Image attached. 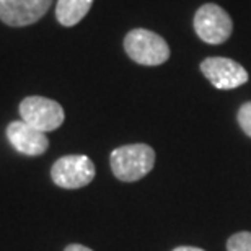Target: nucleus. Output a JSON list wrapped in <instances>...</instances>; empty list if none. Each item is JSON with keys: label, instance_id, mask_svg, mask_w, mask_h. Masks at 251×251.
Wrapping results in <instances>:
<instances>
[{"label": "nucleus", "instance_id": "f257e3e1", "mask_svg": "<svg viewBox=\"0 0 251 251\" xmlns=\"http://www.w3.org/2000/svg\"><path fill=\"white\" fill-rule=\"evenodd\" d=\"M109 165L114 176L121 181H139L152 172L155 165V150L147 144H130L113 150Z\"/></svg>", "mask_w": 251, "mask_h": 251}, {"label": "nucleus", "instance_id": "0eeeda50", "mask_svg": "<svg viewBox=\"0 0 251 251\" xmlns=\"http://www.w3.org/2000/svg\"><path fill=\"white\" fill-rule=\"evenodd\" d=\"M52 0H0V20L8 26H28L41 20Z\"/></svg>", "mask_w": 251, "mask_h": 251}, {"label": "nucleus", "instance_id": "39448f33", "mask_svg": "<svg viewBox=\"0 0 251 251\" xmlns=\"http://www.w3.org/2000/svg\"><path fill=\"white\" fill-rule=\"evenodd\" d=\"M20 116H22V121L44 134L61 127L65 119L61 104L44 97L25 98L20 103Z\"/></svg>", "mask_w": 251, "mask_h": 251}, {"label": "nucleus", "instance_id": "f8f14e48", "mask_svg": "<svg viewBox=\"0 0 251 251\" xmlns=\"http://www.w3.org/2000/svg\"><path fill=\"white\" fill-rule=\"evenodd\" d=\"M64 251H93V250H90V248H87V247H83V245L74 243V245H69V247L65 248Z\"/></svg>", "mask_w": 251, "mask_h": 251}, {"label": "nucleus", "instance_id": "423d86ee", "mask_svg": "<svg viewBox=\"0 0 251 251\" xmlns=\"http://www.w3.org/2000/svg\"><path fill=\"white\" fill-rule=\"evenodd\" d=\"M205 78L219 90H232L248 82V72L242 64L228 57H207L201 62Z\"/></svg>", "mask_w": 251, "mask_h": 251}, {"label": "nucleus", "instance_id": "9d476101", "mask_svg": "<svg viewBox=\"0 0 251 251\" xmlns=\"http://www.w3.org/2000/svg\"><path fill=\"white\" fill-rule=\"evenodd\" d=\"M227 251H251V232H238L227 242Z\"/></svg>", "mask_w": 251, "mask_h": 251}, {"label": "nucleus", "instance_id": "ddd939ff", "mask_svg": "<svg viewBox=\"0 0 251 251\" xmlns=\"http://www.w3.org/2000/svg\"><path fill=\"white\" fill-rule=\"evenodd\" d=\"M173 251H204L202 248H194V247H178Z\"/></svg>", "mask_w": 251, "mask_h": 251}, {"label": "nucleus", "instance_id": "1a4fd4ad", "mask_svg": "<svg viewBox=\"0 0 251 251\" xmlns=\"http://www.w3.org/2000/svg\"><path fill=\"white\" fill-rule=\"evenodd\" d=\"M93 0H57L56 18L62 26H75L90 12Z\"/></svg>", "mask_w": 251, "mask_h": 251}, {"label": "nucleus", "instance_id": "6e6552de", "mask_svg": "<svg viewBox=\"0 0 251 251\" xmlns=\"http://www.w3.org/2000/svg\"><path fill=\"white\" fill-rule=\"evenodd\" d=\"M7 139L15 150L28 157L43 155L49 147L46 134L31 127L25 121H13L7 126Z\"/></svg>", "mask_w": 251, "mask_h": 251}, {"label": "nucleus", "instance_id": "7ed1b4c3", "mask_svg": "<svg viewBox=\"0 0 251 251\" xmlns=\"http://www.w3.org/2000/svg\"><path fill=\"white\" fill-rule=\"evenodd\" d=\"M194 31L207 44H222L233 31L230 15L215 3H204L194 15Z\"/></svg>", "mask_w": 251, "mask_h": 251}, {"label": "nucleus", "instance_id": "f03ea898", "mask_svg": "<svg viewBox=\"0 0 251 251\" xmlns=\"http://www.w3.org/2000/svg\"><path fill=\"white\" fill-rule=\"evenodd\" d=\"M124 51L140 65H160L168 61L170 46L160 34L150 29L135 28L124 38Z\"/></svg>", "mask_w": 251, "mask_h": 251}, {"label": "nucleus", "instance_id": "9b49d317", "mask_svg": "<svg viewBox=\"0 0 251 251\" xmlns=\"http://www.w3.org/2000/svg\"><path fill=\"white\" fill-rule=\"evenodd\" d=\"M237 119L243 132L247 134L248 137H251V101L242 104V108L238 109Z\"/></svg>", "mask_w": 251, "mask_h": 251}, {"label": "nucleus", "instance_id": "20e7f679", "mask_svg": "<svg viewBox=\"0 0 251 251\" xmlns=\"http://www.w3.org/2000/svg\"><path fill=\"white\" fill-rule=\"evenodd\" d=\"M97 170L87 155H65L56 160L51 168V178L59 188L78 189L93 181Z\"/></svg>", "mask_w": 251, "mask_h": 251}]
</instances>
